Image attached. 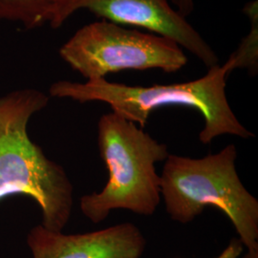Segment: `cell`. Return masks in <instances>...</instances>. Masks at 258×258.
<instances>
[{
	"instance_id": "1",
	"label": "cell",
	"mask_w": 258,
	"mask_h": 258,
	"mask_svg": "<svg viewBox=\"0 0 258 258\" xmlns=\"http://www.w3.org/2000/svg\"><path fill=\"white\" fill-rule=\"evenodd\" d=\"M48 103L46 94L33 88L0 97V202L13 195L27 196L41 211V225L62 231L72 214L73 184L64 168L28 135L31 118Z\"/></svg>"
},
{
	"instance_id": "2",
	"label": "cell",
	"mask_w": 258,
	"mask_h": 258,
	"mask_svg": "<svg viewBox=\"0 0 258 258\" xmlns=\"http://www.w3.org/2000/svg\"><path fill=\"white\" fill-rule=\"evenodd\" d=\"M226 68L215 65L202 78L186 83L130 86L111 83L106 79L74 83L59 81L49 89L51 97L71 99L79 102L107 103L112 112L144 128L152 111L165 106H184L199 111L205 126L199 134L204 145L216 137L233 135L243 139L254 134L241 124L231 110L226 95Z\"/></svg>"
},
{
	"instance_id": "3",
	"label": "cell",
	"mask_w": 258,
	"mask_h": 258,
	"mask_svg": "<svg viewBox=\"0 0 258 258\" xmlns=\"http://www.w3.org/2000/svg\"><path fill=\"white\" fill-rule=\"evenodd\" d=\"M98 144L108 181L102 191L81 198L83 215L94 224L105 220L115 210L153 215L162 198L155 165L169 155L167 146L114 112L99 120Z\"/></svg>"
},
{
	"instance_id": "4",
	"label": "cell",
	"mask_w": 258,
	"mask_h": 258,
	"mask_svg": "<svg viewBox=\"0 0 258 258\" xmlns=\"http://www.w3.org/2000/svg\"><path fill=\"white\" fill-rule=\"evenodd\" d=\"M237 149L229 145L201 159L169 154L161 177V196L173 221L188 224L212 206L231 222L247 249H258V201L236 171Z\"/></svg>"
},
{
	"instance_id": "5",
	"label": "cell",
	"mask_w": 258,
	"mask_h": 258,
	"mask_svg": "<svg viewBox=\"0 0 258 258\" xmlns=\"http://www.w3.org/2000/svg\"><path fill=\"white\" fill-rule=\"evenodd\" d=\"M73 70L87 81L125 70H181L187 62L183 48L151 33L102 19L79 29L59 50Z\"/></svg>"
},
{
	"instance_id": "6",
	"label": "cell",
	"mask_w": 258,
	"mask_h": 258,
	"mask_svg": "<svg viewBox=\"0 0 258 258\" xmlns=\"http://www.w3.org/2000/svg\"><path fill=\"white\" fill-rule=\"evenodd\" d=\"M83 9L121 26L141 28L168 38L194 54L208 68L218 65L219 58L212 47L169 0H65L59 15L60 26Z\"/></svg>"
},
{
	"instance_id": "7",
	"label": "cell",
	"mask_w": 258,
	"mask_h": 258,
	"mask_svg": "<svg viewBox=\"0 0 258 258\" xmlns=\"http://www.w3.org/2000/svg\"><path fill=\"white\" fill-rule=\"evenodd\" d=\"M147 244L144 233L130 222L79 234L50 231L39 224L27 235L33 258H141Z\"/></svg>"
},
{
	"instance_id": "8",
	"label": "cell",
	"mask_w": 258,
	"mask_h": 258,
	"mask_svg": "<svg viewBox=\"0 0 258 258\" xmlns=\"http://www.w3.org/2000/svg\"><path fill=\"white\" fill-rule=\"evenodd\" d=\"M65 0H0V21L14 22L26 29L49 24L60 27L59 15Z\"/></svg>"
},
{
	"instance_id": "9",
	"label": "cell",
	"mask_w": 258,
	"mask_h": 258,
	"mask_svg": "<svg viewBox=\"0 0 258 258\" xmlns=\"http://www.w3.org/2000/svg\"><path fill=\"white\" fill-rule=\"evenodd\" d=\"M250 19L249 33L240 42L238 48L223 65L230 74L234 69H248L251 74L258 69V8L257 1H251L244 8Z\"/></svg>"
},
{
	"instance_id": "10",
	"label": "cell",
	"mask_w": 258,
	"mask_h": 258,
	"mask_svg": "<svg viewBox=\"0 0 258 258\" xmlns=\"http://www.w3.org/2000/svg\"><path fill=\"white\" fill-rule=\"evenodd\" d=\"M244 250V245L239 238H232L221 253L215 258H239Z\"/></svg>"
},
{
	"instance_id": "11",
	"label": "cell",
	"mask_w": 258,
	"mask_h": 258,
	"mask_svg": "<svg viewBox=\"0 0 258 258\" xmlns=\"http://www.w3.org/2000/svg\"><path fill=\"white\" fill-rule=\"evenodd\" d=\"M169 2L174 6V9L184 18L188 17L194 12V0H169Z\"/></svg>"
},
{
	"instance_id": "12",
	"label": "cell",
	"mask_w": 258,
	"mask_h": 258,
	"mask_svg": "<svg viewBox=\"0 0 258 258\" xmlns=\"http://www.w3.org/2000/svg\"><path fill=\"white\" fill-rule=\"evenodd\" d=\"M241 258H258V249H247V252Z\"/></svg>"
}]
</instances>
